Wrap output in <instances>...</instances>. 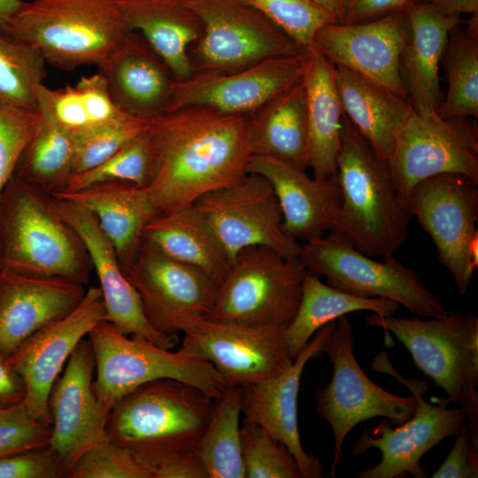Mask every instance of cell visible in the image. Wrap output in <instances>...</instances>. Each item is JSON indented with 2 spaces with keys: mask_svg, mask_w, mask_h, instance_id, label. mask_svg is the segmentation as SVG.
<instances>
[{
  "mask_svg": "<svg viewBox=\"0 0 478 478\" xmlns=\"http://www.w3.org/2000/svg\"><path fill=\"white\" fill-rule=\"evenodd\" d=\"M56 451L50 446L0 458V478H62Z\"/></svg>",
  "mask_w": 478,
  "mask_h": 478,
  "instance_id": "obj_47",
  "label": "cell"
},
{
  "mask_svg": "<svg viewBox=\"0 0 478 478\" xmlns=\"http://www.w3.org/2000/svg\"><path fill=\"white\" fill-rule=\"evenodd\" d=\"M150 121L123 116L74 135L73 175L89 170L117 152L143 132Z\"/></svg>",
  "mask_w": 478,
  "mask_h": 478,
  "instance_id": "obj_43",
  "label": "cell"
},
{
  "mask_svg": "<svg viewBox=\"0 0 478 478\" xmlns=\"http://www.w3.org/2000/svg\"><path fill=\"white\" fill-rule=\"evenodd\" d=\"M431 477H478V448L471 443V432L466 422L456 434V439L451 451Z\"/></svg>",
  "mask_w": 478,
  "mask_h": 478,
  "instance_id": "obj_48",
  "label": "cell"
},
{
  "mask_svg": "<svg viewBox=\"0 0 478 478\" xmlns=\"http://www.w3.org/2000/svg\"><path fill=\"white\" fill-rule=\"evenodd\" d=\"M252 155L307 169L306 95L303 78L247 115Z\"/></svg>",
  "mask_w": 478,
  "mask_h": 478,
  "instance_id": "obj_32",
  "label": "cell"
},
{
  "mask_svg": "<svg viewBox=\"0 0 478 478\" xmlns=\"http://www.w3.org/2000/svg\"><path fill=\"white\" fill-rule=\"evenodd\" d=\"M155 166L154 148L147 127L98 166L73 175L59 193L73 192L96 183L114 181L147 188L153 178Z\"/></svg>",
  "mask_w": 478,
  "mask_h": 478,
  "instance_id": "obj_40",
  "label": "cell"
},
{
  "mask_svg": "<svg viewBox=\"0 0 478 478\" xmlns=\"http://www.w3.org/2000/svg\"><path fill=\"white\" fill-rule=\"evenodd\" d=\"M258 11L304 51L314 50V38L324 26L338 21L311 0H242Z\"/></svg>",
  "mask_w": 478,
  "mask_h": 478,
  "instance_id": "obj_41",
  "label": "cell"
},
{
  "mask_svg": "<svg viewBox=\"0 0 478 478\" xmlns=\"http://www.w3.org/2000/svg\"><path fill=\"white\" fill-rule=\"evenodd\" d=\"M51 424L34 418L23 403L0 409V458L48 446Z\"/></svg>",
  "mask_w": 478,
  "mask_h": 478,
  "instance_id": "obj_46",
  "label": "cell"
},
{
  "mask_svg": "<svg viewBox=\"0 0 478 478\" xmlns=\"http://www.w3.org/2000/svg\"><path fill=\"white\" fill-rule=\"evenodd\" d=\"M284 330L202 318L183 332L181 348L210 362L227 385L243 386L274 376L291 365Z\"/></svg>",
  "mask_w": 478,
  "mask_h": 478,
  "instance_id": "obj_17",
  "label": "cell"
},
{
  "mask_svg": "<svg viewBox=\"0 0 478 478\" xmlns=\"http://www.w3.org/2000/svg\"><path fill=\"white\" fill-rule=\"evenodd\" d=\"M54 202L88 251L103 295L104 320L126 335H142L165 349L174 347L177 335L160 334L147 320L136 290L125 276L112 243L93 213L67 199L54 197Z\"/></svg>",
  "mask_w": 478,
  "mask_h": 478,
  "instance_id": "obj_23",
  "label": "cell"
},
{
  "mask_svg": "<svg viewBox=\"0 0 478 478\" xmlns=\"http://www.w3.org/2000/svg\"><path fill=\"white\" fill-rule=\"evenodd\" d=\"M306 273L299 257H285L266 246L236 256L204 317L227 323L286 328L295 317Z\"/></svg>",
  "mask_w": 478,
  "mask_h": 478,
  "instance_id": "obj_7",
  "label": "cell"
},
{
  "mask_svg": "<svg viewBox=\"0 0 478 478\" xmlns=\"http://www.w3.org/2000/svg\"><path fill=\"white\" fill-rule=\"evenodd\" d=\"M96 361L90 340L83 338L71 353L61 376L54 382L48 401L51 418L50 446L56 451L63 477L79 458L106 438L111 409L92 389Z\"/></svg>",
  "mask_w": 478,
  "mask_h": 478,
  "instance_id": "obj_18",
  "label": "cell"
},
{
  "mask_svg": "<svg viewBox=\"0 0 478 478\" xmlns=\"http://www.w3.org/2000/svg\"><path fill=\"white\" fill-rule=\"evenodd\" d=\"M90 211L112 243L122 270L135 258L147 223L157 214L146 190L127 181H105L55 196Z\"/></svg>",
  "mask_w": 478,
  "mask_h": 478,
  "instance_id": "obj_28",
  "label": "cell"
},
{
  "mask_svg": "<svg viewBox=\"0 0 478 478\" xmlns=\"http://www.w3.org/2000/svg\"><path fill=\"white\" fill-rule=\"evenodd\" d=\"M467 27L455 26L450 32L442 60L448 90L438 114L478 117V12L466 21Z\"/></svg>",
  "mask_w": 478,
  "mask_h": 478,
  "instance_id": "obj_38",
  "label": "cell"
},
{
  "mask_svg": "<svg viewBox=\"0 0 478 478\" xmlns=\"http://www.w3.org/2000/svg\"><path fill=\"white\" fill-rule=\"evenodd\" d=\"M26 396V384L21 375L0 354V409L19 405Z\"/></svg>",
  "mask_w": 478,
  "mask_h": 478,
  "instance_id": "obj_50",
  "label": "cell"
},
{
  "mask_svg": "<svg viewBox=\"0 0 478 478\" xmlns=\"http://www.w3.org/2000/svg\"><path fill=\"white\" fill-rule=\"evenodd\" d=\"M182 1L198 17L203 29L189 50L193 73H231L269 58L305 52L242 0Z\"/></svg>",
  "mask_w": 478,
  "mask_h": 478,
  "instance_id": "obj_10",
  "label": "cell"
},
{
  "mask_svg": "<svg viewBox=\"0 0 478 478\" xmlns=\"http://www.w3.org/2000/svg\"><path fill=\"white\" fill-rule=\"evenodd\" d=\"M427 3L436 9L450 14L457 15L462 13L478 12V0H415Z\"/></svg>",
  "mask_w": 478,
  "mask_h": 478,
  "instance_id": "obj_51",
  "label": "cell"
},
{
  "mask_svg": "<svg viewBox=\"0 0 478 478\" xmlns=\"http://www.w3.org/2000/svg\"><path fill=\"white\" fill-rule=\"evenodd\" d=\"M242 387L227 385L214 399L212 416L197 452L208 478H246L239 417Z\"/></svg>",
  "mask_w": 478,
  "mask_h": 478,
  "instance_id": "obj_37",
  "label": "cell"
},
{
  "mask_svg": "<svg viewBox=\"0 0 478 478\" xmlns=\"http://www.w3.org/2000/svg\"><path fill=\"white\" fill-rule=\"evenodd\" d=\"M342 23L345 0H311Z\"/></svg>",
  "mask_w": 478,
  "mask_h": 478,
  "instance_id": "obj_53",
  "label": "cell"
},
{
  "mask_svg": "<svg viewBox=\"0 0 478 478\" xmlns=\"http://www.w3.org/2000/svg\"><path fill=\"white\" fill-rule=\"evenodd\" d=\"M38 119L14 175L54 196L64 190L73 175L75 144L73 135L45 115Z\"/></svg>",
  "mask_w": 478,
  "mask_h": 478,
  "instance_id": "obj_36",
  "label": "cell"
},
{
  "mask_svg": "<svg viewBox=\"0 0 478 478\" xmlns=\"http://www.w3.org/2000/svg\"><path fill=\"white\" fill-rule=\"evenodd\" d=\"M407 33L405 11H397L361 23L328 24L316 34L314 50L334 66L354 71L407 98L401 76Z\"/></svg>",
  "mask_w": 478,
  "mask_h": 478,
  "instance_id": "obj_21",
  "label": "cell"
},
{
  "mask_svg": "<svg viewBox=\"0 0 478 478\" xmlns=\"http://www.w3.org/2000/svg\"><path fill=\"white\" fill-rule=\"evenodd\" d=\"M249 172L264 176L273 186L282 213V228L288 235L311 242L334 227L342 204L337 176L310 177L306 170L263 155L251 157Z\"/></svg>",
  "mask_w": 478,
  "mask_h": 478,
  "instance_id": "obj_25",
  "label": "cell"
},
{
  "mask_svg": "<svg viewBox=\"0 0 478 478\" xmlns=\"http://www.w3.org/2000/svg\"><path fill=\"white\" fill-rule=\"evenodd\" d=\"M336 326L324 344L333 366L330 382L319 389L314 400L316 413L328 422L334 436L333 459L328 475L335 477L343 458L346 436L358 423L375 417L387 418L401 425L417 409V398L394 395L375 384L358 364L353 352V331L346 315L336 319Z\"/></svg>",
  "mask_w": 478,
  "mask_h": 478,
  "instance_id": "obj_9",
  "label": "cell"
},
{
  "mask_svg": "<svg viewBox=\"0 0 478 478\" xmlns=\"http://www.w3.org/2000/svg\"><path fill=\"white\" fill-rule=\"evenodd\" d=\"M298 257L308 272L324 276L326 283L338 290L359 297L389 299L421 318L448 313L412 268L394 255L384 257L382 262L374 260L332 230L327 236L302 244Z\"/></svg>",
  "mask_w": 478,
  "mask_h": 478,
  "instance_id": "obj_8",
  "label": "cell"
},
{
  "mask_svg": "<svg viewBox=\"0 0 478 478\" xmlns=\"http://www.w3.org/2000/svg\"><path fill=\"white\" fill-rule=\"evenodd\" d=\"M97 67L123 113L146 121L166 113L175 78L139 33L126 35Z\"/></svg>",
  "mask_w": 478,
  "mask_h": 478,
  "instance_id": "obj_26",
  "label": "cell"
},
{
  "mask_svg": "<svg viewBox=\"0 0 478 478\" xmlns=\"http://www.w3.org/2000/svg\"><path fill=\"white\" fill-rule=\"evenodd\" d=\"M130 32L117 0H32L23 2L4 35L70 71L99 66Z\"/></svg>",
  "mask_w": 478,
  "mask_h": 478,
  "instance_id": "obj_5",
  "label": "cell"
},
{
  "mask_svg": "<svg viewBox=\"0 0 478 478\" xmlns=\"http://www.w3.org/2000/svg\"><path fill=\"white\" fill-rule=\"evenodd\" d=\"M131 32L139 33L171 69L175 80L192 75L190 48L202 35L198 17L182 0H117Z\"/></svg>",
  "mask_w": 478,
  "mask_h": 478,
  "instance_id": "obj_29",
  "label": "cell"
},
{
  "mask_svg": "<svg viewBox=\"0 0 478 478\" xmlns=\"http://www.w3.org/2000/svg\"><path fill=\"white\" fill-rule=\"evenodd\" d=\"M148 132L156 166L146 190L157 214L191 205L249 173L247 115L190 105L150 120Z\"/></svg>",
  "mask_w": 478,
  "mask_h": 478,
  "instance_id": "obj_1",
  "label": "cell"
},
{
  "mask_svg": "<svg viewBox=\"0 0 478 478\" xmlns=\"http://www.w3.org/2000/svg\"><path fill=\"white\" fill-rule=\"evenodd\" d=\"M306 95L307 168L313 177L337 176L343 109L335 82V66L313 50L303 76Z\"/></svg>",
  "mask_w": 478,
  "mask_h": 478,
  "instance_id": "obj_31",
  "label": "cell"
},
{
  "mask_svg": "<svg viewBox=\"0 0 478 478\" xmlns=\"http://www.w3.org/2000/svg\"><path fill=\"white\" fill-rule=\"evenodd\" d=\"M45 64L35 48L0 33V104L37 112Z\"/></svg>",
  "mask_w": 478,
  "mask_h": 478,
  "instance_id": "obj_39",
  "label": "cell"
},
{
  "mask_svg": "<svg viewBox=\"0 0 478 478\" xmlns=\"http://www.w3.org/2000/svg\"><path fill=\"white\" fill-rule=\"evenodd\" d=\"M37 112L0 104V199L31 139Z\"/></svg>",
  "mask_w": 478,
  "mask_h": 478,
  "instance_id": "obj_45",
  "label": "cell"
},
{
  "mask_svg": "<svg viewBox=\"0 0 478 478\" xmlns=\"http://www.w3.org/2000/svg\"><path fill=\"white\" fill-rule=\"evenodd\" d=\"M123 273L149 323L167 335L183 333L204 318L220 285L204 271L169 258L144 242Z\"/></svg>",
  "mask_w": 478,
  "mask_h": 478,
  "instance_id": "obj_16",
  "label": "cell"
},
{
  "mask_svg": "<svg viewBox=\"0 0 478 478\" xmlns=\"http://www.w3.org/2000/svg\"><path fill=\"white\" fill-rule=\"evenodd\" d=\"M308 53L269 58L231 73H193L175 80L166 112L203 105L249 115L303 78Z\"/></svg>",
  "mask_w": 478,
  "mask_h": 478,
  "instance_id": "obj_19",
  "label": "cell"
},
{
  "mask_svg": "<svg viewBox=\"0 0 478 478\" xmlns=\"http://www.w3.org/2000/svg\"><path fill=\"white\" fill-rule=\"evenodd\" d=\"M374 371L393 374L403 382L417 398L413 415L396 428L383 420L374 429L371 436L366 427L356 439L351 453L360 456L371 448L381 451L380 462L370 468L358 472L357 478H397L408 474L412 478H427L428 471L420 465L421 457L444 438L456 436L466 422L460 408H448L450 400L442 397L437 405L427 403L421 395L428 385L419 380H404L389 364L382 351L372 362Z\"/></svg>",
  "mask_w": 478,
  "mask_h": 478,
  "instance_id": "obj_14",
  "label": "cell"
},
{
  "mask_svg": "<svg viewBox=\"0 0 478 478\" xmlns=\"http://www.w3.org/2000/svg\"><path fill=\"white\" fill-rule=\"evenodd\" d=\"M0 269H1V250H0Z\"/></svg>",
  "mask_w": 478,
  "mask_h": 478,
  "instance_id": "obj_54",
  "label": "cell"
},
{
  "mask_svg": "<svg viewBox=\"0 0 478 478\" xmlns=\"http://www.w3.org/2000/svg\"><path fill=\"white\" fill-rule=\"evenodd\" d=\"M36 99L37 112L73 135L127 116L112 101L105 80L99 73L81 77L74 85L58 89L40 84Z\"/></svg>",
  "mask_w": 478,
  "mask_h": 478,
  "instance_id": "obj_35",
  "label": "cell"
},
{
  "mask_svg": "<svg viewBox=\"0 0 478 478\" xmlns=\"http://www.w3.org/2000/svg\"><path fill=\"white\" fill-rule=\"evenodd\" d=\"M336 168L342 204L331 230L369 257L394 255L406 240L412 215L398 197L389 163L344 113Z\"/></svg>",
  "mask_w": 478,
  "mask_h": 478,
  "instance_id": "obj_3",
  "label": "cell"
},
{
  "mask_svg": "<svg viewBox=\"0 0 478 478\" xmlns=\"http://www.w3.org/2000/svg\"><path fill=\"white\" fill-rule=\"evenodd\" d=\"M415 0H345L342 23L355 24L405 10Z\"/></svg>",
  "mask_w": 478,
  "mask_h": 478,
  "instance_id": "obj_49",
  "label": "cell"
},
{
  "mask_svg": "<svg viewBox=\"0 0 478 478\" xmlns=\"http://www.w3.org/2000/svg\"><path fill=\"white\" fill-rule=\"evenodd\" d=\"M192 205L204 220L231 266L243 250L266 246L298 257L301 244L282 228V213L271 183L249 172L237 182L205 193Z\"/></svg>",
  "mask_w": 478,
  "mask_h": 478,
  "instance_id": "obj_13",
  "label": "cell"
},
{
  "mask_svg": "<svg viewBox=\"0 0 478 478\" xmlns=\"http://www.w3.org/2000/svg\"><path fill=\"white\" fill-rule=\"evenodd\" d=\"M1 268L88 284L93 266L54 197L14 175L0 199Z\"/></svg>",
  "mask_w": 478,
  "mask_h": 478,
  "instance_id": "obj_4",
  "label": "cell"
},
{
  "mask_svg": "<svg viewBox=\"0 0 478 478\" xmlns=\"http://www.w3.org/2000/svg\"><path fill=\"white\" fill-rule=\"evenodd\" d=\"M370 326L392 332L406 347L415 366L458 404L478 385V318L459 311L428 320L374 313Z\"/></svg>",
  "mask_w": 478,
  "mask_h": 478,
  "instance_id": "obj_12",
  "label": "cell"
},
{
  "mask_svg": "<svg viewBox=\"0 0 478 478\" xmlns=\"http://www.w3.org/2000/svg\"><path fill=\"white\" fill-rule=\"evenodd\" d=\"M399 307V304L389 299L359 297L338 290L306 270L298 309L284 330L289 355L295 359L316 331L343 315L371 311L386 317L393 315Z\"/></svg>",
  "mask_w": 478,
  "mask_h": 478,
  "instance_id": "obj_34",
  "label": "cell"
},
{
  "mask_svg": "<svg viewBox=\"0 0 478 478\" xmlns=\"http://www.w3.org/2000/svg\"><path fill=\"white\" fill-rule=\"evenodd\" d=\"M104 312L100 288L90 286L70 313L37 331L7 358L25 382L22 403L36 420L51 424V387L76 345L104 320Z\"/></svg>",
  "mask_w": 478,
  "mask_h": 478,
  "instance_id": "obj_20",
  "label": "cell"
},
{
  "mask_svg": "<svg viewBox=\"0 0 478 478\" xmlns=\"http://www.w3.org/2000/svg\"><path fill=\"white\" fill-rule=\"evenodd\" d=\"M404 11L408 33L401 57V76L407 98L418 113L437 112L444 98L439 62L451 30L465 21L423 2L413 1Z\"/></svg>",
  "mask_w": 478,
  "mask_h": 478,
  "instance_id": "obj_27",
  "label": "cell"
},
{
  "mask_svg": "<svg viewBox=\"0 0 478 478\" xmlns=\"http://www.w3.org/2000/svg\"><path fill=\"white\" fill-rule=\"evenodd\" d=\"M23 2L22 0H0V33L4 34L9 21L21 7Z\"/></svg>",
  "mask_w": 478,
  "mask_h": 478,
  "instance_id": "obj_52",
  "label": "cell"
},
{
  "mask_svg": "<svg viewBox=\"0 0 478 478\" xmlns=\"http://www.w3.org/2000/svg\"><path fill=\"white\" fill-rule=\"evenodd\" d=\"M143 242L169 258L204 271L218 283L231 267L208 225L192 204L156 214L143 229Z\"/></svg>",
  "mask_w": 478,
  "mask_h": 478,
  "instance_id": "obj_33",
  "label": "cell"
},
{
  "mask_svg": "<svg viewBox=\"0 0 478 478\" xmlns=\"http://www.w3.org/2000/svg\"><path fill=\"white\" fill-rule=\"evenodd\" d=\"M67 478H152L125 448L105 439L88 449Z\"/></svg>",
  "mask_w": 478,
  "mask_h": 478,
  "instance_id": "obj_44",
  "label": "cell"
},
{
  "mask_svg": "<svg viewBox=\"0 0 478 478\" xmlns=\"http://www.w3.org/2000/svg\"><path fill=\"white\" fill-rule=\"evenodd\" d=\"M478 183L459 173H442L420 181L407 201L412 217L432 238L437 260L465 295L474 273L471 250L478 242Z\"/></svg>",
  "mask_w": 478,
  "mask_h": 478,
  "instance_id": "obj_15",
  "label": "cell"
},
{
  "mask_svg": "<svg viewBox=\"0 0 478 478\" xmlns=\"http://www.w3.org/2000/svg\"><path fill=\"white\" fill-rule=\"evenodd\" d=\"M335 82L343 113L375 154L389 163L397 134L412 108L409 100L343 66H335Z\"/></svg>",
  "mask_w": 478,
  "mask_h": 478,
  "instance_id": "obj_30",
  "label": "cell"
},
{
  "mask_svg": "<svg viewBox=\"0 0 478 478\" xmlns=\"http://www.w3.org/2000/svg\"><path fill=\"white\" fill-rule=\"evenodd\" d=\"M91 342L96 377L93 391L110 409L137 387L157 379L171 378L195 385L219 397L227 384L208 361L181 348L170 351L142 335L128 337L103 320L88 334Z\"/></svg>",
  "mask_w": 478,
  "mask_h": 478,
  "instance_id": "obj_6",
  "label": "cell"
},
{
  "mask_svg": "<svg viewBox=\"0 0 478 478\" xmlns=\"http://www.w3.org/2000/svg\"><path fill=\"white\" fill-rule=\"evenodd\" d=\"M389 166L406 205L414 186L435 175L459 173L478 183V125L469 117L443 118L412 107L397 134Z\"/></svg>",
  "mask_w": 478,
  "mask_h": 478,
  "instance_id": "obj_11",
  "label": "cell"
},
{
  "mask_svg": "<svg viewBox=\"0 0 478 478\" xmlns=\"http://www.w3.org/2000/svg\"><path fill=\"white\" fill-rule=\"evenodd\" d=\"M240 434L246 478H303L286 445L259 426L243 420Z\"/></svg>",
  "mask_w": 478,
  "mask_h": 478,
  "instance_id": "obj_42",
  "label": "cell"
},
{
  "mask_svg": "<svg viewBox=\"0 0 478 478\" xmlns=\"http://www.w3.org/2000/svg\"><path fill=\"white\" fill-rule=\"evenodd\" d=\"M336 326L332 320L320 328L291 365L281 373L242 387L244 420L259 426L289 450L303 478L325 477L320 459L303 448L297 421V396L307 362L320 356L324 344Z\"/></svg>",
  "mask_w": 478,
  "mask_h": 478,
  "instance_id": "obj_22",
  "label": "cell"
},
{
  "mask_svg": "<svg viewBox=\"0 0 478 478\" xmlns=\"http://www.w3.org/2000/svg\"><path fill=\"white\" fill-rule=\"evenodd\" d=\"M85 285L63 277L0 269V354L10 358L27 339L70 313Z\"/></svg>",
  "mask_w": 478,
  "mask_h": 478,
  "instance_id": "obj_24",
  "label": "cell"
},
{
  "mask_svg": "<svg viewBox=\"0 0 478 478\" xmlns=\"http://www.w3.org/2000/svg\"><path fill=\"white\" fill-rule=\"evenodd\" d=\"M214 398L171 378L148 382L111 409L106 438L127 449L152 478H208L197 447Z\"/></svg>",
  "mask_w": 478,
  "mask_h": 478,
  "instance_id": "obj_2",
  "label": "cell"
}]
</instances>
